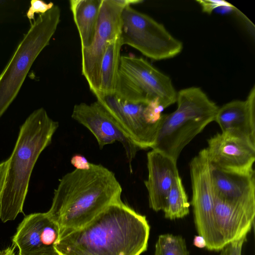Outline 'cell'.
<instances>
[{"label":"cell","instance_id":"cell-1","mask_svg":"<svg viewBox=\"0 0 255 255\" xmlns=\"http://www.w3.org/2000/svg\"><path fill=\"white\" fill-rule=\"evenodd\" d=\"M149 231L145 216L121 200L61 237L54 249L58 255H140L147 250Z\"/></svg>","mask_w":255,"mask_h":255},{"label":"cell","instance_id":"cell-2","mask_svg":"<svg viewBox=\"0 0 255 255\" xmlns=\"http://www.w3.org/2000/svg\"><path fill=\"white\" fill-rule=\"evenodd\" d=\"M121 185L114 172L101 164L65 174L54 190L48 214L62 237L84 226L112 203L121 200Z\"/></svg>","mask_w":255,"mask_h":255},{"label":"cell","instance_id":"cell-3","mask_svg":"<svg viewBox=\"0 0 255 255\" xmlns=\"http://www.w3.org/2000/svg\"><path fill=\"white\" fill-rule=\"evenodd\" d=\"M59 126L41 108L34 111L20 128L11 156L0 200V219L14 220L23 207L30 176L42 151L51 143Z\"/></svg>","mask_w":255,"mask_h":255},{"label":"cell","instance_id":"cell-4","mask_svg":"<svg viewBox=\"0 0 255 255\" xmlns=\"http://www.w3.org/2000/svg\"><path fill=\"white\" fill-rule=\"evenodd\" d=\"M177 107L161 115L155 143L156 150L177 162L183 148L214 119L219 109L199 87L177 93Z\"/></svg>","mask_w":255,"mask_h":255},{"label":"cell","instance_id":"cell-5","mask_svg":"<svg viewBox=\"0 0 255 255\" xmlns=\"http://www.w3.org/2000/svg\"><path fill=\"white\" fill-rule=\"evenodd\" d=\"M60 7L39 14L0 74V118L17 96L31 66L54 34L60 21Z\"/></svg>","mask_w":255,"mask_h":255},{"label":"cell","instance_id":"cell-6","mask_svg":"<svg viewBox=\"0 0 255 255\" xmlns=\"http://www.w3.org/2000/svg\"><path fill=\"white\" fill-rule=\"evenodd\" d=\"M116 94L128 101H157L164 109L176 102L177 92L169 77L142 57L121 56Z\"/></svg>","mask_w":255,"mask_h":255},{"label":"cell","instance_id":"cell-7","mask_svg":"<svg viewBox=\"0 0 255 255\" xmlns=\"http://www.w3.org/2000/svg\"><path fill=\"white\" fill-rule=\"evenodd\" d=\"M121 39L154 60L172 58L183 49L181 41L173 36L163 25L131 5L122 14Z\"/></svg>","mask_w":255,"mask_h":255},{"label":"cell","instance_id":"cell-8","mask_svg":"<svg viewBox=\"0 0 255 255\" xmlns=\"http://www.w3.org/2000/svg\"><path fill=\"white\" fill-rule=\"evenodd\" d=\"M140 0H101L97 27L90 46L81 49L82 74L91 91L99 93L100 70L109 43L120 37L122 14L125 7L142 2Z\"/></svg>","mask_w":255,"mask_h":255},{"label":"cell","instance_id":"cell-9","mask_svg":"<svg viewBox=\"0 0 255 255\" xmlns=\"http://www.w3.org/2000/svg\"><path fill=\"white\" fill-rule=\"evenodd\" d=\"M192 189V205L196 228L205 240L206 248L215 251L214 226L215 196L211 176V163L206 148L200 151L190 163Z\"/></svg>","mask_w":255,"mask_h":255},{"label":"cell","instance_id":"cell-10","mask_svg":"<svg viewBox=\"0 0 255 255\" xmlns=\"http://www.w3.org/2000/svg\"><path fill=\"white\" fill-rule=\"evenodd\" d=\"M96 98L139 149L152 148L160 121L153 123L149 121L145 111L147 103L131 102L115 93Z\"/></svg>","mask_w":255,"mask_h":255},{"label":"cell","instance_id":"cell-11","mask_svg":"<svg viewBox=\"0 0 255 255\" xmlns=\"http://www.w3.org/2000/svg\"><path fill=\"white\" fill-rule=\"evenodd\" d=\"M71 117L90 131L100 149L116 141L120 142L125 149L132 173L131 162L139 148L99 102L96 101L91 104L81 103L75 105Z\"/></svg>","mask_w":255,"mask_h":255},{"label":"cell","instance_id":"cell-12","mask_svg":"<svg viewBox=\"0 0 255 255\" xmlns=\"http://www.w3.org/2000/svg\"><path fill=\"white\" fill-rule=\"evenodd\" d=\"M57 223L47 212L25 216L18 226L12 245L18 249V255H43L55 251L59 239Z\"/></svg>","mask_w":255,"mask_h":255},{"label":"cell","instance_id":"cell-13","mask_svg":"<svg viewBox=\"0 0 255 255\" xmlns=\"http://www.w3.org/2000/svg\"><path fill=\"white\" fill-rule=\"evenodd\" d=\"M206 148L212 165L224 171L247 173L254 170L255 144L227 133H217Z\"/></svg>","mask_w":255,"mask_h":255},{"label":"cell","instance_id":"cell-14","mask_svg":"<svg viewBox=\"0 0 255 255\" xmlns=\"http://www.w3.org/2000/svg\"><path fill=\"white\" fill-rule=\"evenodd\" d=\"M215 198L255 216V171L240 173L221 170L211 164Z\"/></svg>","mask_w":255,"mask_h":255},{"label":"cell","instance_id":"cell-15","mask_svg":"<svg viewBox=\"0 0 255 255\" xmlns=\"http://www.w3.org/2000/svg\"><path fill=\"white\" fill-rule=\"evenodd\" d=\"M148 177L144 184L148 194L149 205L153 210H163L168 193L179 176L177 162L152 149L147 154Z\"/></svg>","mask_w":255,"mask_h":255},{"label":"cell","instance_id":"cell-16","mask_svg":"<svg viewBox=\"0 0 255 255\" xmlns=\"http://www.w3.org/2000/svg\"><path fill=\"white\" fill-rule=\"evenodd\" d=\"M214 121L222 132L255 144V85L245 100H234L219 107Z\"/></svg>","mask_w":255,"mask_h":255},{"label":"cell","instance_id":"cell-17","mask_svg":"<svg viewBox=\"0 0 255 255\" xmlns=\"http://www.w3.org/2000/svg\"><path fill=\"white\" fill-rule=\"evenodd\" d=\"M255 218L243 210L215 198L214 226L215 251L247 236Z\"/></svg>","mask_w":255,"mask_h":255},{"label":"cell","instance_id":"cell-18","mask_svg":"<svg viewBox=\"0 0 255 255\" xmlns=\"http://www.w3.org/2000/svg\"><path fill=\"white\" fill-rule=\"evenodd\" d=\"M69 2L81 49L88 47L95 33L101 0H71Z\"/></svg>","mask_w":255,"mask_h":255},{"label":"cell","instance_id":"cell-19","mask_svg":"<svg viewBox=\"0 0 255 255\" xmlns=\"http://www.w3.org/2000/svg\"><path fill=\"white\" fill-rule=\"evenodd\" d=\"M122 46L120 37L108 44L101 63L99 93L96 98L116 93Z\"/></svg>","mask_w":255,"mask_h":255},{"label":"cell","instance_id":"cell-20","mask_svg":"<svg viewBox=\"0 0 255 255\" xmlns=\"http://www.w3.org/2000/svg\"><path fill=\"white\" fill-rule=\"evenodd\" d=\"M190 203L180 176L174 180L163 211L166 218H182L189 213Z\"/></svg>","mask_w":255,"mask_h":255},{"label":"cell","instance_id":"cell-21","mask_svg":"<svg viewBox=\"0 0 255 255\" xmlns=\"http://www.w3.org/2000/svg\"><path fill=\"white\" fill-rule=\"evenodd\" d=\"M154 255H189V253L182 237L167 234L159 236Z\"/></svg>","mask_w":255,"mask_h":255},{"label":"cell","instance_id":"cell-22","mask_svg":"<svg viewBox=\"0 0 255 255\" xmlns=\"http://www.w3.org/2000/svg\"><path fill=\"white\" fill-rule=\"evenodd\" d=\"M54 4L52 2L46 3L40 0H31L30 6L26 13V17L29 20H34L35 13L44 14L51 9Z\"/></svg>","mask_w":255,"mask_h":255},{"label":"cell","instance_id":"cell-23","mask_svg":"<svg viewBox=\"0 0 255 255\" xmlns=\"http://www.w3.org/2000/svg\"><path fill=\"white\" fill-rule=\"evenodd\" d=\"M247 236L227 245L222 250L220 255H242L243 246Z\"/></svg>","mask_w":255,"mask_h":255},{"label":"cell","instance_id":"cell-24","mask_svg":"<svg viewBox=\"0 0 255 255\" xmlns=\"http://www.w3.org/2000/svg\"><path fill=\"white\" fill-rule=\"evenodd\" d=\"M71 164L77 169H88L90 167L91 163L89 162L86 157L80 154H75L70 160Z\"/></svg>","mask_w":255,"mask_h":255},{"label":"cell","instance_id":"cell-25","mask_svg":"<svg viewBox=\"0 0 255 255\" xmlns=\"http://www.w3.org/2000/svg\"><path fill=\"white\" fill-rule=\"evenodd\" d=\"M202 7L203 11L208 13L214 9L224 4L227 1L224 0H197Z\"/></svg>","mask_w":255,"mask_h":255},{"label":"cell","instance_id":"cell-26","mask_svg":"<svg viewBox=\"0 0 255 255\" xmlns=\"http://www.w3.org/2000/svg\"><path fill=\"white\" fill-rule=\"evenodd\" d=\"M9 163V158L0 163V200L5 184Z\"/></svg>","mask_w":255,"mask_h":255},{"label":"cell","instance_id":"cell-27","mask_svg":"<svg viewBox=\"0 0 255 255\" xmlns=\"http://www.w3.org/2000/svg\"><path fill=\"white\" fill-rule=\"evenodd\" d=\"M193 243L194 246L199 248H206V246L205 239L200 235L195 237Z\"/></svg>","mask_w":255,"mask_h":255},{"label":"cell","instance_id":"cell-28","mask_svg":"<svg viewBox=\"0 0 255 255\" xmlns=\"http://www.w3.org/2000/svg\"><path fill=\"white\" fill-rule=\"evenodd\" d=\"M15 247L13 245L0 251V255H16Z\"/></svg>","mask_w":255,"mask_h":255},{"label":"cell","instance_id":"cell-29","mask_svg":"<svg viewBox=\"0 0 255 255\" xmlns=\"http://www.w3.org/2000/svg\"><path fill=\"white\" fill-rule=\"evenodd\" d=\"M58 255V254L57 253V252L55 251L54 252H51V253H48V254H47L45 255Z\"/></svg>","mask_w":255,"mask_h":255}]
</instances>
